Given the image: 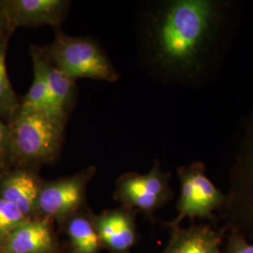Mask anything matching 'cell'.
Listing matches in <instances>:
<instances>
[{"instance_id": "11", "label": "cell", "mask_w": 253, "mask_h": 253, "mask_svg": "<svg viewBox=\"0 0 253 253\" xmlns=\"http://www.w3.org/2000/svg\"><path fill=\"white\" fill-rule=\"evenodd\" d=\"M54 239L44 220H27L11 231L7 241V253H51Z\"/></svg>"}, {"instance_id": "3", "label": "cell", "mask_w": 253, "mask_h": 253, "mask_svg": "<svg viewBox=\"0 0 253 253\" xmlns=\"http://www.w3.org/2000/svg\"><path fill=\"white\" fill-rule=\"evenodd\" d=\"M41 50L50 63L74 81L79 78L118 80V72L108 55L90 38L69 36L56 28L53 42Z\"/></svg>"}, {"instance_id": "17", "label": "cell", "mask_w": 253, "mask_h": 253, "mask_svg": "<svg viewBox=\"0 0 253 253\" xmlns=\"http://www.w3.org/2000/svg\"><path fill=\"white\" fill-rule=\"evenodd\" d=\"M27 220V216L17 207L0 198V232L12 231Z\"/></svg>"}, {"instance_id": "9", "label": "cell", "mask_w": 253, "mask_h": 253, "mask_svg": "<svg viewBox=\"0 0 253 253\" xmlns=\"http://www.w3.org/2000/svg\"><path fill=\"white\" fill-rule=\"evenodd\" d=\"M43 57L49 97L48 115L66 125L76 99L75 81L58 71L44 54Z\"/></svg>"}, {"instance_id": "7", "label": "cell", "mask_w": 253, "mask_h": 253, "mask_svg": "<svg viewBox=\"0 0 253 253\" xmlns=\"http://www.w3.org/2000/svg\"><path fill=\"white\" fill-rule=\"evenodd\" d=\"M93 168L70 177L48 182L42 186L36 210L46 217H59L70 215L81 208L85 187Z\"/></svg>"}, {"instance_id": "1", "label": "cell", "mask_w": 253, "mask_h": 253, "mask_svg": "<svg viewBox=\"0 0 253 253\" xmlns=\"http://www.w3.org/2000/svg\"><path fill=\"white\" fill-rule=\"evenodd\" d=\"M238 4L231 0H167L146 10L141 48L149 72L164 81L203 86L223 62Z\"/></svg>"}, {"instance_id": "15", "label": "cell", "mask_w": 253, "mask_h": 253, "mask_svg": "<svg viewBox=\"0 0 253 253\" xmlns=\"http://www.w3.org/2000/svg\"><path fill=\"white\" fill-rule=\"evenodd\" d=\"M9 37L0 40V117L5 118L9 124L18 114L21 102L12 88L7 73L6 54Z\"/></svg>"}, {"instance_id": "18", "label": "cell", "mask_w": 253, "mask_h": 253, "mask_svg": "<svg viewBox=\"0 0 253 253\" xmlns=\"http://www.w3.org/2000/svg\"><path fill=\"white\" fill-rule=\"evenodd\" d=\"M226 253H253V243H250L239 233L232 231L228 240Z\"/></svg>"}, {"instance_id": "8", "label": "cell", "mask_w": 253, "mask_h": 253, "mask_svg": "<svg viewBox=\"0 0 253 253\" xmlns=\"http://www.w3.org/2000/svg\"><path fill=\"white\" fill-rule=\"evenodd\" d=\"M71 2L66 0H6L0 1L9 26L15 27H36L50 26L60 28Z\"/></svg>"}, {"instance_id": "12", "label": "cell", "mask_w": 253, "mask_h": 253, "mask_svg": "<svg viewBox=\"0 0 253 253\" xmlns=\"http://www.w3.org/2000/svg\"><path fill=\"white\" fill-rule=\"evenodd\" d=\"M42 184L33 172L18 171L7 176L0 186V198L14 205L28 216L36 210Z\"/></svg>"}, {"instance_id": "16", "label": "cell", "mask_w": 253, "mask_h": 253, "mask_svg": "<svg viewBox=\"0 0 253 253\" xmlns=\"http://www.w3.org/2000/svg\"><path fill=\"white\" fill-rule=\"evenodd\" d=\"M68 233L74 252L76 253H97L100 238L95 227L84 217H74L71 219Z\"/></svg>"}, {"instance_id": "2", "label": "cell", "mask_w": 253, "mask_h": 253, "mask_svg": "<svg viewBox=\"0 0 253 253\" xmlns=\"http://www.w3.org/2000/svg\"><path fill=\"white\" fill-rule=\"evenodd\" d=\"M222 208L227 226L253 240V110L242 124L238 151L229 174Z\"/></svg>"}, {"instance_id": "5", "label": "cell", "mask_w": 253, "mask_h": 253, "mask_svg": "<svg viewBox=\"0 0 253 253\" xmlns=\"http://www.w3.org/2000/svg\"><path fill=\"white\" fill-rule=\"evenodd\" d=\"M178 175L180 197L177 203L178 215L173 224L176 226L185 217L212 219L215 211L223 208L226 194L208 178L205 164L196 162L181 167Z\"/></svg>"}, {"instance_id": "4", "label": "cell", "mask_w": 253, "mask_h": 253, "mask_svg": "<svg viewBox=\"0 0 253 253\" xmlns=\"http://www.w3.org/2000/svg\"><path fill=\"white\" fill-rule=\"evenodd\" d=\"M11 157L30 164L54 162L60 152L65 124L44 113L19 110L8 124Z\"/></svg>"}, {"instance_id": "14", "label": "cell", "mask_w": 253, "mask_h": 253, "mask_svg": "<svg viewBox=\"0 0 253 253\" xmlns=\"http://www.w3.org/2000/svg\"><path fill=\"white\" fill-rule=\"evenodd\" d=\"M30 55L33 64V81L29 90L21 101L20 111L44 113L48 115V86L44 70V57L41 47L32 46L30 48Z\"/></svg>"}, {"instance_id": "13", "label": "cell", "mask_w": 253, "mask_h": 253, "mask_svg": "<svg viewBox=\"0 0 253 253\" xmlns=\"http://www.w3.org/2000/svg\"><path fill=\"white\" fill-rule=\"evenodd\" d=\"M99 238L115 251L125 252L135 240L133 221L124 211H111L100 216L95 227Z\"/></svg>"}, {"instance_id": "10", "label": "cell", "mask_w": 253, "mask_h": 253, "mask_svg": "<svg viewBox=\"0 0 253 253\" xmlns=\"http://www.w3.org/2000/svg\"><path fill=\"white\" fill-rule=\"evenodd\" d=\"M221 241L222 231L208 225L175 228L163 253H221Z\"/></svg>"}, {"instance_id": "6", "label": "cell", "mask_w": 253, "mask_h": 253, "mask_svg": "<svg viewBox=\"0 0 253 253\" xmlns=\"http://www.w3.org/2000/svg\"><path fill=\"white\" fill-rule=\"evenodd\" d=\"M169 180L170 174L163 172L160 163L156 161L151 171L145 174L123 176L118 183V198L132 208L152 212L170 198Z\"/></svg>"}, {"instance_id": "20", "label": "cell", "mask_w": 253, "mask_h": 253, "mask_svg": "<svg viewBox=\"0 0 253 253\" xmlns=\"http://www.w3.org/2000/svg\"><path fill=\"white\" fill-rule=\"evenodd\" d=\"M11 31L12 29L9 27L7 19L5 17L2 9H0V40L4 37L10 35Z\"/></svg>"}, {"instance_id": "19", "label": "cell", "mask_w": 253, "mask_h": 253, "mask_svg": "<svg viewBox=\"0 0 253 253\" xmlns=\"http://www.w3.org/2000/svg\"><path fill=\"white\" fill-rule=\"evenodd\" d=\"M9 157H11V145L9 125L0 120V164Z\"/></svg>"}]
</instances>
